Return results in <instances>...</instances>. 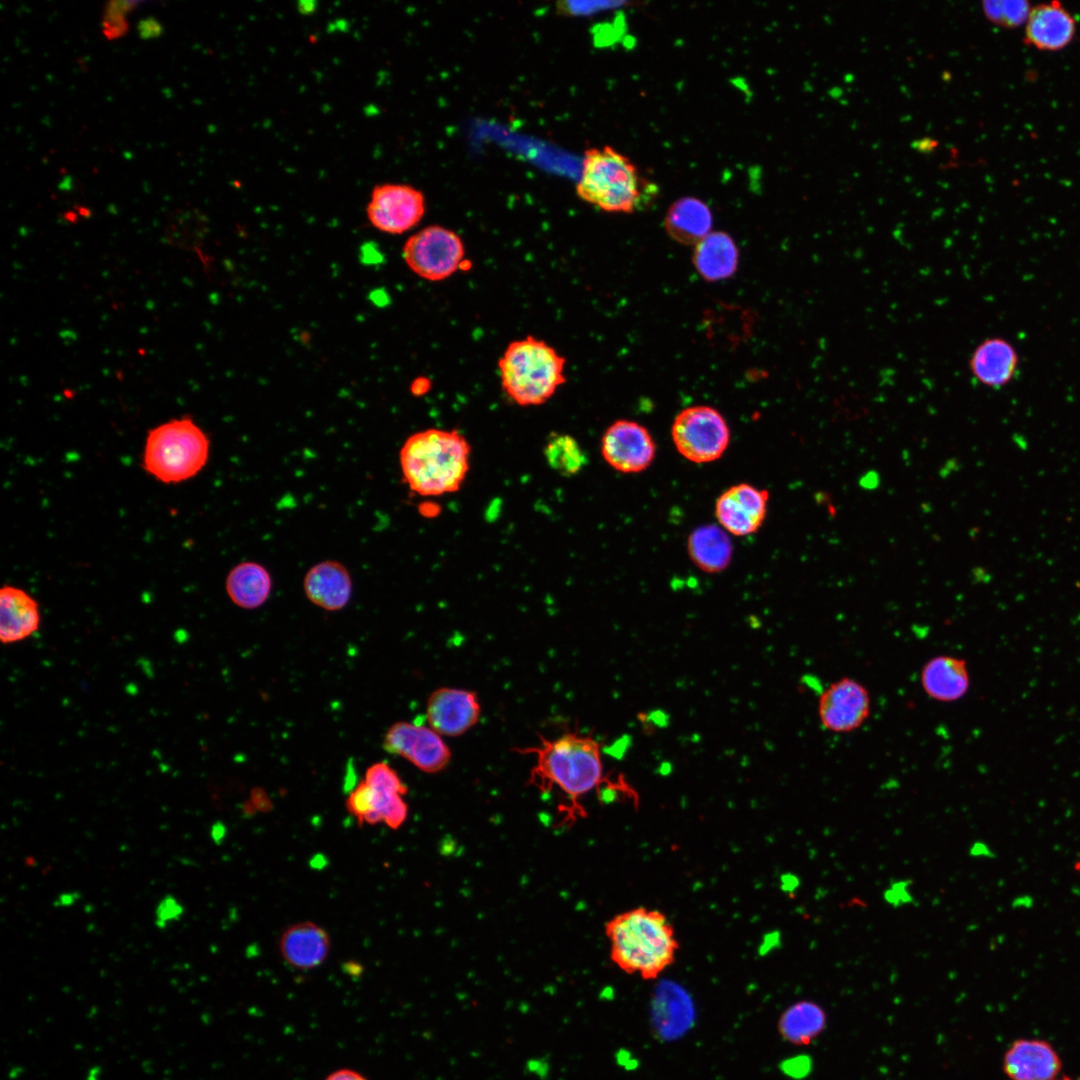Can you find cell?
I'll list each match as a JSON object with an SVG mask.
<instances>
[{
	"mask_svg": "<svg viewBox=\"0 0 1080 1080\" xmlns=\"http://www.w3.org/2000/svg\"><path fill=\"white\" fill-rule=\"evenodd\" d=\"M470 456L468 440L456 429L429 428L415 432L399 452L403 480L419 496L455 493L468 475Z\"/></svg>",
	"mask_w": 1080,
	"mask_h": 1080,
	"instance_id": "6da1fadb",
	"label": "cell"
},
{
	"mask_svg": "<svg viewBox=\"0 0 1080 1080\" xmlns=\"http://www.w3.org/2000/svg\"><path fill=\"white\" fill-rule=\"evenodd\" d=\"M605 934L612 962L646 980L657 978L672 965L679 949L673 925L657 909L635 907L621 912L606 923Z\"/></svg>",
	"mask_w": 1080,
	"mask_h": 1080,
	"instance_id": "7a4b0ae2",
	"label": "cell"
},
{
	"mask_svg": "<svg viewBox=\"0 0 1080 1080\" xmlns=\"http://www.w3.org/2000/svg\"><path fill=\"white\" fill-rule=\"evenodd\" d=\"M537 746L513 748L519 754L535 757L528 783L543 792L559 789L572 804L595 789L603 778L598 743L577 732H566L547 739L539 736Z\"/></svg>",
	"mask_w": 1080,
	"mask_h": 1080,
	"instance_id": "3957f363",
	"label": "cell"
},
{
	"mask_svg": "<svg viewBox=\"0 0 1080 1080\" xmlns=\"http://www.w3.org/2000/svg\"><path fill=\"white\" fill-rule=\"evenodd\" d=\"M651 187L627 156L604 146L585 151L576 193L603 211L633 213L652 200Z\"/></svg>",
	"mask_w": 1080,
	"mask_h": 1080,
	"instance_id": "277c9868",
	"label": "cell"
},
{
	"mask_svg": "<svg viewBox=\"0 0 1080 1080\" xmlns=\"http://www.w3.org/2000/svg\"><path fill=\"white\" fill-rule=\"evenodd\" d=\"M566 359L546 341L532 335L510 342L498 360L501 387L515 404L546 403L566 382Z\"/></svg>",
	"mask_w": 1080,
	"mask_h": 1080,
	"instance_id": "5b68a950",
	"label": "cell"
},
{
	"mask_svg": "<svg viewBox=\"0 0 1080 1080\" xmlns=\"http://www.w3.org/2000/svg\"><path fill=\"white\" fill-rule=\"evenodd\" d=\"M210 442L190 417L172 419L148 432L143 465L146 472L166 483H179L197 475L206 465Z\"/></svg>",
	"mask_w": 1080,
	"mask_h": 1080,
	"instance_id": "8992f818",
	"label": "cell"
},
{
	"mask_svg": "<svg viewBox=\"0 0 1080 1080\" xmlns=\"http://www.w3.org/2000/svg\"><path fill=\"white\" fill-rule=\"evenodd\" d=\"M677 451L693 463H709L726 451L730 431L726 420L713 407L698 405L683 409L671 429Z\"/></svg>",
	"mask_w": 1080,
	"mask_h": 1080,
	"instance_id": "52a82bcc",
	"label": "cell"
},
{
	"mask_svg": "<svg viewBox=\"0 0 1080 1080\" xmlns=\"http://www.w3.org/2000/svg\"><path fill=\"white\" fill-rule=\"evenodd\" d=\"M465 248L461 237L440 225L427 226L411 235L403 245L406 265L419 277L441 281L461 266Z\"/></svg>",
	"mask_w": 1080,
	"mask_h": 1080,
	"instance_id": "ba28073f",
	"label": "cell"
},
{
	"mask_svg": "<svg viewBox=\"0 0 1080 1080\" xmlns=\"http://www.w3.org/2000/svg\"><path fill=\"white\" fill-rule=\"evenodd\" d=\"M871 705L868 688L857 679L845 676L832 682L820 694L817 715L825 730L851 733L869 719Z\"/></svg>",
	"mask_w": 1080,
	"mask_h": 1080,
	"instance_id": "9c48e42d",
	"label": "cell"
},
{
	"mask_svg": "<svg viewBox=\"0 0 1080 1080\" xmlns=\"http://www.w3.org/2000/svg\"><path fill=\"white\" fill-rule=\"evenodd\" d=\"M426 201L423 193L407 184L385 183L374 187L366 208L370 224L388 234H402L423 218Z\"/></svg>",
	"mask_w": 1080,
	"mask_h": 1080,
	"instance_id": "30bf717a",
	"label": "cell"
},
{
	"mask_svg": "<svg viewBox=\"0 0 1080 1080\" xmlns=\"http://www.w3.org/2000/svg\"><path fill=\"white\" fill-rule=\"evenodd\" d=\"M383 748L398 755L425 773H438L451 760V751L432 728L398 721L386 731Z\"/></svg>",
	"mask_w": 1080,
	"mask_h": 1080,
	"instance_id": "8fae6325",
	"label": "cell"
},
{
	"mask_svg": "<svg viewBox=\"0 0 1080 1080\" xmlns=\"http://www.w3.org/2000/svg\"><path fill=\"white\" fill-rule=\"evenodd\" d=\"M656 445L641 424L621 419L612 423L601 438V454L606 463L621 473L645 470L654 460Z\"/></svg>",
	"mask_w": 1080,
	"mask_h": 1080,
	"instance_id": "7c38bea8",
	"label": "cell"
},
{
	"mask_svg": "<svg viewBox=\"0 0 1080 1080\" xmlns=\"http://www.w3.org/2000/svg\"><path fill=\"white\" fill-rule=\"evenodd\" d=\"M481 706L474 691L439 687L427 699L429 727L441 736L457 737L477 724Z\"/></svg>",
	"mask_w": 1080,
	"mask_h": 1080,
	"instance_id": "4fadbf2b",
	"label": "cell"
},
{
	"mask_svg": "<svg viewBox=\"0 0 1080 1080\" xmlns=\"http://www.w3.org/2000/svg\"><path fill=\"white\" fill-rule=\"evenodd\" d=\"M769 492L747 483L726 489L717 499L715 515L721 527L732 535L756 532L767 514Z\"/></svg>",
	"mask_w": 1080,
	"mask_h": 1080,
	"instance_id": "5bb4252c",
	"label": "cell"
},
{
	"mask_svg": "<svg viewBox=\"0 0 1080 1080\" xmlns=\"http://www.w3.org/2000/svg\"><path fill=\"white\" fill-rule=\"evenodd\" d=\"M1002 1068L1010 1080H1054L1062 1061L1049 1042L1023 1038L1013 1041L1005 1051Z\"/></svg>",
	"mask_w": 1080,
	"mask_h": 1080,
	"instance_id": "9a60e30c",
	"label": "cell"
},
{
	"mask_svg": "<svg viewBox=\"0 0 1080 1080\" xmlns=\"http://www.w3.org/2000/svg\"><path fill=\"white\" fill-rule=\"evenodd\" d=\"M329 932L313 921L288 926L278 941L282 959L298 970H312L322 965L331 951Z\"/></svg>",
	"mask_w": 1080,
	"mask_h": 1080,
	"instance_id": "2e32d148",
	"label": "cell"
},
{
	"mask_svg": "<svg viewBox=\"0 0 1080 1080\" xmlns=\"http://www.w3.org/2000/svg\"><path fill=\"white\" fill-rule=\"evenodd\" d=\"M1076 33V21L1059 2L1039 4L1029 13L1024 41L1041 51H1058L1068 46Z\"/></svg>",
	"mask_w": 1080,
	"mask_h": 1080,
	"instance_id": "e0dca14e",
	"label": "cell"
},
{
	"mask_svg": "<svg viewBox=\"0 0 1080 1080\" xmlns=\"http://www.w3.org/2000/svg\"><path fill=\"white\" fill-rule=\"evenodd\" d=\"M920 684L924 693L934 701L952 703L962 699L970 688V674L965 659L953 655H936L921 667Z\"/></svg>",
	"mask_w": 1080,
	"mask_h": 1080,
	"instance_id": "ac0fdd59",
	"label": "cell"
},
{
	"mask_svg": "<svg viewBox=\"0 0 1080 1080\" xmlns=\"http://www.w3.org/2000/svg\"><path fill=\"white\" fill-rule=\"evenodd\" d=\"M972 376L984 386L1001 388L1014 378L1019 357L1014 346L1004 338L990 337L977 345L969 358Z\"/></svg>",
	"mask_w": 1080,
	"mask_h": 1080,
	"instance_id": "d6986e66",
	"label": "cell"
},
{
	"mask_svg": "<svg viewBox=\"0 0 1080 1080\" xmlns=\"http://www.w3.org/2000/svg\"><path fill=\"white\" fill-rule=\"evenodd\" d=\"M41 624L37 601L25 590L4 585L0 590V640L9 645L36 633Z\"/></svg>",
	"mask_w": 1080,
	"mask_h": 1080,
	"instance_id": "ffe728a7",
	"label": "cell"
},
{
	"mask_svg": "<svg viewBox=\"0 0 1080 1080\" xmlns=\"http://www.w3.org/2000/svg\"><path fill=\"white\" fill-rule=\"evenodd\" d=\"M307 598L327 611L344 608L352 595V579L347 568L338 561L326 560L312 566L303 581Z\"/></svg>",
	"mask_w": 1080,
	"mask_h": 1080,
	"instance_id": "44dd1931",
	"label": "cell"
},
{
	"mask_svg": "<svg viewBox=\"0 0 1080 1080\" xmlns=\"http://www.w3.org/2000/svg\"><path fill=\"white\" fill-rule=\"evenodd\" d=\"M712 221V213L702 200L683 197L668 209L664 227L668 235L678 243L696 245L710 233Z\"/></svg>",
	"mask_w": 1080,
	"mask_h": 1080,
	"instance_id": "7402d4cb",
	"label": "cell"
},
{
	"mask_svg": "<svg viewBox=\"0 0 1080 1080\" xmlns=\"http://www.w3.org/2000/svg\"><path fill=\"white\" fill-rule=\"evenodd\" d=\"M738 249L725 232H710L695 245L693 264L707 281H719L731 277L738 266Z\"/></svg>",
	"mask_w": 1080,
	"mask_h": 1080,
	"instance_id": "603a6c76",
	"label": "cell"
},
{
	"mask_svg": "<svg viewBox=\"0 0 1080 1080\" xmlns=\"http://www.w3.org/2000/svg\"><path fill=\"white\" fill-rule=\"evenodd\" d=\"M826 1010L812 1000H800L781 1014L778 1031L782 1039L796 1046L811 1045L826 1030Z\"/></svg>",
	"mask_w": 1080,
	"mask_h": 1080,
	"instance_id": "cb8c5ba5",
	"label": "cell"
},
{
	"mask_svg": "<svg viewBox=\"0 0 1080 1080\" xmlns=\"http://www.w3.org/2000/svg\"><path fill=\"white\" fill-rule=\"evenodd\" d=\"M225 589L230 600L243 609H256L269 598L272 579L267 569L252 561L241 562L227 575Z\"/></svg>",
	"mask_w": 1080,
	"mask_h": 1080,
	"instance_id": "d4e9b609",
	"label": "cell"
},
{
	"mask_svg": "<svg viewBox=\"0 0 1080 1080\" xmlns=\"http://www.w3.org/2000/svg\"><path fill=\"white\" fill-rule=\"evenodd\" d=\"M688 554L704 572L718 573L729 565L733 547L726 531L716 525L696 528L688 538Z\"/></svg>",
	"mask_w": 1080,
	"mask_h": 1080,
	"instance_id": "484cf974",
	"label": "cell"
},
{
	"mask_svg": "<svg viewBox=\"0 0 1080 1080\" xmlns=\"http://www.w3.org/2000/svg\"><path fill=\"white\" fill-rule=\"evenodd\" d=\"M547 464L560 475H576L586 464V455L578 441L564 433H551L544 446Z\"/></svg>",
	"mask_w": 1080,
	"mask_h": 1080,
	"instance_id": "4316f807",
	"label": "cell"
},
{
	"mask_svg": "<svg viewBox=\"0 0 1080 1080\" xmlns=\"http://www.w3.org/2000/svg\"><path fill=\"white\" fill-rule=\"evenodd\" d=\"M345 806L360 825L382 823L378 795L364 779L348 794Z\"/></svg>",
	"mask_w": 1080,
	"mask_h": 1080,
	"instance_id": "83f0119b",
	"label": "cell"
},
{
	"mask_svg": "<svg viewBox=\"0 0 1080 1080\" xmlns=\"http://www.w3.org/2000/svg\"><path fill=\"white\" fill-rule=\"evenodd\" d=\"M201 224V215L194 208H178L168 217L165 228L167 242L184 248L190 245L194 232Z\"/></svg>",
	"mask_w": 1080,
	"mask_h": 1080,
	"instance_id": "f1b7e54d",
	"label": "cell"
},
{
	"mask_svg": "<svg viewBox=\"0 0 1080 1080\" xmlns=\"http://www.w3.org/2000/svg\"><path fill=\"white\" fill-rule=\"evenodd\" d=\"M985 16L994 24L1004 27H1016L1026 23L1031 7L1027 1H984Z\"/></svg>",
	"mask_w": 1080,
	"mask_h": 1080,
	"instance_id": "f546056e",
	"label": "cell"
},
{
	"mask_svg": "<svg viewBox=\"0 0 1080 1080\" xmlns=\"http://www.w3.org/2000/svg\"><path fill=\"white\" fill-rule=\"evenodd\" d=\"M363 779L380 794L405 796L408 792L399 774L385 762H376L367 767Z\"/></svg>",
	"mask_w": 1080,
	"mask_h": 1080,
	"instance_id": "4dcf8cb0",
	"label": "cell"
},
{
	"mask_svg": "<svg viewBox=\"0 0 1080 1080\" xmlns=\"http://www.w3.org/2000/svg\"><path fill=\"white\" fill-rule=\"evenodd\" d=\"M127 13L116 0L106 3L102 26L103 34L108 40L122 37L128 31V22L125 19Z\"/></svg>",
	"mask_w": 1080,
	"mask_h": 1080,
	"instance_id": "1f68e13d",
	"label": "cell"
},
{
	"mask_svg": "<svg viewBox=\"0 0 1080 1080\" xmlns=\"http://www.w3.org/2000/svg\"><path fill=\"white\" fill-rule=\"evenodd\" d=\"M184 915V905L172 894L165 895L155 908L154 924L158 929H165Z\"/></svg>",
	"mask_w": 1080,
	"mask_h": 1080,
	"instance_id": "d6a6232c",
	"label": "cell"
},
{
	"mask_svg": "<svg viewBox=\"0 0 1080 1080\" xmlns=\"http://www.w3.org/2000/svg\"><path fill=\"white\" fill-rule=\"evenodd\" d=\"M137 29L141 39L143 40L157 38L163 33V27L161 23L152 16L141 19L138 23Z\"/></svg>",
	"mask_w": 1080,
	"mask_h": 1080,
	"instance_id": "836d02e7",
	"label": "cell"
},
{
	"mask_svg": "<svg viewBox=\"0 0 1080 1080\" xmlns=\"http://www.w3.org/2000/svg\"><path fill=\"white\" fill-rule=\"evenodd\" d=\"M324 1080H369V1079L366 1076H364L362 1073H360V1072H358L356 1070H353V1069H350V1068H341V1069H337V1070L331 1072L330 1074H328L327 1077Z\"/></svg>",
	"mask_w": 1080,
	"mask_h": 1080,
	"instance_id": "e575fe53",
	"label": "cell"
},
{
	"mask_svg": "<svg viewBox=\"0 0 1080 1080\" xmlns=\"http://www.w3.org/2000/svg\"><path fill=\"white\" fill-rule=\"evenodd\" d=\"M81 898L79 891L63 892L55 899L53 905L55 907H70L74 905Z\"/></svg>",
	"mask_w": 1080,
	"mask_h": 1080,
	"instance_id": "d590c367",
	"label": "cell"
},
{
	"mask_svg": "<svg viewBox=\"0 0 1080 1080\" xmlns=\"http://www.w3.org/2000/svg\"><path fill=\"white\" fill-rule=\"evenodd\" d=\"M430 381L425 377L416 378L411 384V392L414 395H423L430 389Z\"/></svg>",
	"mask_w": 1080,
	"mask_h": 1080,
	"instance_id": "8d00e7d4",
	"label": "cell"
},
{
	"mask_svg": "<svg viewBox=\"0 0 1080 1080\" xmlns=\"http://www.w3.org/2000/svg\"><path fill=\"white\" fill-rule=\"evenodd\" d=\"M878 483V476L876 473H868L861 480V484L865 488H872Z\"/></svg>",
	"mask_w": 1080,
	"mask_h": 1080,
	"instance_id": "74e56055",
	"label": "cell"
},
{
	"mask_svg": "<svg viewBox=\"0 0 1080 1080\" xmlns=\"http://www.w3.org/2000/svg\"><path fill=\"white\" fill-rule=\"evenodd\" d=\"M1058 1080H1072V1079L1069 1078V1077L1064 1076V1077H1062L1061 1079H1058Z\"/></svg>",
	"mask_w": 1080,
	"mask_h": 1080,
	"instance_id": "f35d334b",
	"label": "cell"
}]
</instances>
